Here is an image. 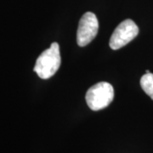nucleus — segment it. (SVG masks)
<instances>
[{
    "label": "nucleus",
    "instance_id": "1",
    "mask_svg": "<svg viewBox=\"0 0 153 153\" xmlns=\"http://www.w3.org/2000/svg\"><path fill=\"white\" fill-rule=\"evenodd\" d=\"M61 63L60 47L57 43H53L49 49L44 50L37 59L34 71L42 79L53 76L59 70Z\"/></svg>",
    "mask_w": 153,
    "mask_h": 153
},
{
    "label": "nucleus",
    "instance_id": "4",
    "mask_svg": "<svg viewBox=\"0 0 153 153\" xmlns=\"http://www.w3.org/2000/svg\"><path fill=\"white\" fill-rule=\"evenodd\" d=\"M99 29V22L96 16L92 12H86L80 19L77 33L76 43L79 46L84 47L92 42L96 37Z\"/></svg>",
    "mask_w": 153,
    "mask_h": 153
},
{
    "label": "nucleus",
    "instance_id": "2",
    "mask_svg": "<svg viewBox=\"0 0 153 153\" xmlns=\"http://www.w3.org/2000/svg\"><path fill=\"white\" fill-rule=\"evenodd\" d=\"M114 98V89L111 84L100 82L88 88L86 94V102L92 111H100L107 107Z\"/></svg>",
    "mask_w": 153,
    "mask_h": 153
},
{
    "label": "nucleus",
    "instance_id": "5",
    "mask_svg": "<svg viewBox=\"0 0 153 153\" xmlns=\"http://www.w3.org/2000/svg\"><path fill=\"white\" fill-rule=\"evenodd\" d=\"M140 86L145 93L153 100V73H146L141 76Z\"/></svg>",
    "mask_w": 153,
    "mask_h": 153
},
{
    "label": "nucleus",
    "instance_id": "3",
    "mask_svg": "<svg viewBox=\"0 0 153 153\" xmlns=\"http://www.w3.org/2000/svg\"><path fill=\"white\" fill-rule=\"evenodd\" d=\"M139 33V27L130 19L122 22L116 27L110 38V48L113 50L121 49L130 43Z\"/></svg>",
    "mask_w": 153,
    "mask_h": 153
},
{
    "label": "nucleus",
    "instance_id": "6",
    "mask_svg": "<svg viewBox=\"0 0 153 153\" xmlns=\"http://www.w3.org/2000/svg\"><path fill=\"white\" fill-rule=\"evenodd\" d=\"M146 73H150V71H149V70H146Z\"/></svg>",
    "mask_w": 153,
    "mask_h": 153
}]
</instances>
